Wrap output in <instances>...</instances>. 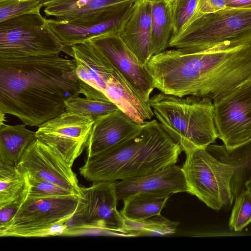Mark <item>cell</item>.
<instances>
[{
    "label": "cell",
    "mask_w": 251,
    "mask_h": 251,
    "mask_svg": "<svg viewBox=\"0 0 251 251\" xmlns=\"http://www.w3.org/2000/svg\"><path fill=\"white\" fill-rule=\"evenodd\" d=\"M182 151L160 123L153 120L117 144L87 157L79 171L93 182L128 179L175 164Z\"/></svg>",
    "instance_id": "7a4b0ae2"
},
{
    "label": "cell",
    "mask_w": 251,
    "mask_h": 251,
    "mask_svg": "<svg viewBox=\"0 0 251 251\" xmlns=\"http://www.w3.org/2000/svg\"><path fill=\"white\" fill-rule=\"evenodd\" d=\"M50 30L40 12L30 13L0 23V58L59 54L74 57Z\"/></svg>",
    "instance_id": "9c48e42d"
},
{
    "label": "cell",
    "mask_w": 251,
    "mask_h": 251,
    "mask_svg": "<svg viewBox=\"0 0 251 251\" xmlns=\"http://www.w3.org/2000/svg\"><path fill=\"white\" fill-rule=\"evenodd\" d=\"M79 85L80 93L86 97L109 100L103 93L80 79Z\"/></svg>",
    "instance_id": "4dcf8cb0"
},
{
    "label": "cell",
    "mask_w": 251,
    "mask_h": 251,
    "mask_svg": "<svg viewBox=\"0 0 251 251\" xmlns=\"http://www.w3.org/2000/svg\"><path fill=\"white\" fill-rule=\"evenodd\" d=\"M169 198L146 193L135 194L123 200L120 212L127 219L143 221L160 215Z\"/></svg>",
    "instance_id": "603a6c76"
},
{
    "label": "cell",
    "mask_w": 251,
    "mask_h": 251,
    "mask_svg": "<svg viewBox=\"0 0 251 251\" xmlns=\"http://www.w3.org/2000/svg\"><path fill=\"white\" fill-rule=\"evenodd\" d=\"M119 109L108 100L78 96L65 101V111L88 117L95 121Z\"/></svg>",
    "instance_id": "cb8c5ba5"
},
{
    "label": "cell",
    "mask_w": 251,
    "mask_h": 251,
    "mask_svg": "<svg viewBox=\"0 0 251 251\" xmlns=\"http://www.w3.org/2000/svg\"><path fill=\"white\" fill-rule=\"evenodd\" d=\"M26 175L17 166L0 162V206L24 202L27 197Z\"/></svg>",
    "instance_id": "7402d4cb"
},
{
    "label": "cell",
    "mask_w": 251,
    "mask_h": 251,
    "mask_svg": "<svg viewBox=\"0 0 251 251\" xmlns=\"http://www.w3.org/2000/svg\"><path fill=\"white\" fill-rule=\"evenodd\" d=\"M151 2L136 0L132 12L119 34L144 65L152 57L151 45Z\"/></svg>",
    "instance_id": "e0dca14e"
},
{
    "label": "cell",
    "mask_w": 251,
    "mask_h": 251,
    "mask_svg": "<svg viewBox=\"0 0 251 251\" xmlns=\"http://www.w3.org/2000/svg\"><path fill=\"white\" fill-rule=\"evenodd\" d=\"M173 23L169 0L151 2V45L152 55L169 47Z\"/></svg>",
    "instance_id": "44dd1931"
},
{
    "label": "cell",
    "mask_w": 251,
    "mask_h": 251,
    "mask_svg": "<svg viewBox=\"0 0 251 251\" xmlns=\"http://www.w3.org/2000/svg\"><path fill=\"white\" fill-rule=\"evenodd\" d=\"M151 2L156 1H160V0H148Z\"/></svg>",
    "instance_id": "d590c367"
},
{
    "label": "cell",
    "mask_w": 251,
    "mask_h": 251,
    "mask_svg": "<svg viewBox=\"0 0 251 251\" xmlns=\"http://www.w3.org/2000/svg\"><path fill=\"white\" fill-rule=\"evenodd\" d=\"M75 59L59 54L0 58V111L39 126L80 94Z\"/></svg>",
    "instance_id": "6da1fadb"
},
{
    "label": "cell",
    "mask_w": 251,
    "mask_h": 251,
    "mask_svg": "<svg viewBox=\"0 0 251 251\" xmlns=\"http://www.w3.org/2000/svg\"><path fill=\"white\" fill-rule=\"evenodd\" d=\"M227 7H251V0H226Z\"/></svg>",
    "instance_id": "1f68e13d"
},
{
    "label": "cell",
    "mask_w": 251,
    "mask_h": 251,
    "mask_svg": "<svg viewBox=\"0 0 251 251\" xmlns=\"http://www.w3.org/2000/svg\"><path fill=\"white\" fill-rule=\"evenodd\" d=\"M114 184L118 201L139 193L169 197L188 192L182 167L175 164L141 177L114 181Z\"/></svg>",
    "instance_id": "9a60e30c"
},
{
    "label": "cell",
    "mask_w": 251,
    "mask_h": 251,
    "mask_svg": "<svg viewBox=\"0 0 251 251\" xmlns=\"http://www.w3.org/2000/svg\"><path fill=\"white\" fill-rule=\"evenodd\" d=\"M244 187L246 188V189L248 190L251 194V176L245 181Z\"/></svg>",
    "instance_id": "d6a6232c"
},
{
    "label": "cell",
    "mask_w": 251,
    "mask_h": 251,
    "mask_svg": "<svg viewBox=\"0 0 251 251\" xmlns=\"http://www.w3.org/2000/svg\"><path fill=\"white\" fill-rule=\"evenodd\" d=\"M80 191L77 210L65 223L63 235L75 236L87 230L126 235L124 217L117 209L114 181L94 182L89 187H80Z\"/></svg>",
    "instance_id": "ba28073f"
},
{
    "label": "cell",
    "mask_w": 251,
    "mask_h": 251,
    "mask_svg": "<svg viewBox=\"0 0 251 251\" xmlns=\"http://www.w3.org/2000/svg\"><path fill=\"white\" fill-rule=\"evenodd\" d=\"M226 7V0H198L196 11L186 25L203 15L214 13Z\"/></svg>",
    "instance_id": "f546056e"
},
{
    "label": "cell",
    "mask_w": 251,
    "mask_h": 251,
    "mask_svg": "<svg viewBox=\"0 0 251 251\" xmlns=\"http://www.w3.org/2000/svg\"><path fill=\"white\" fill-rule=\"evenodd\" d=\"M78 78L103 93L119 109L140 124L154 116L108 59L89 40L71 47Z\"/></svg>",
    "instance_id": "277c9868"
},
{
    "label": "cell",
    "mask_w": 251,
    "mask_h": 251,
    "mask_svg": "<svg viewBox=\"0 0 251 251\" xmlns=\"http://www.w3.org/2000/svg\"><path fill=\"white\" fill-rule=\"evenodd\" d=\"M136 0L113 5L96 20L86 22L47 19L51 31L64 46L71 47L92 38L110 33L119 34L134 9Z\"/></svg>",
    "instance_id": "7c38bea8"
},
{
    "label": "cell",
    "mask_w": 251,
    "mask_h": 251,
    "mask_svg": "<svg viewBox=\"0 0 251 251\" xmlns=\"http://www.w3.org/2000/svg\"><path fill=\"white\" fill-rule=\"evenodd\" d=\"M218 138L230 150L251 139V81H246L213 100Z\"/></svg>",
    "instance_id": "30bf717a"
},
{
    "label": "cell",
    "mask_w": 251,
    "mask_h": 251,
    "mask_svg": "<svg viewBox=\"0 0 251 251\" xmlns=\"http://www.w3.org/2000/svg\"><path fill=\"white\" fill-rule=\"evenodd\" d=\"M88 40L108 59L138 96L150 104V96L155 88L147 65L139 60L119 34H106Z\"/></svg>",
    "instance_id": "5bb4252c"
},
{
    "label": "cell",
    "mask_w": 251,
    "mask_h": 251,
    "mask_svg": "<svg viewBox=\"0 0 251 251\" xmlns=\"http://www.w3.org/2000/svg\"><path fill=\"white\" fill-rule=\"evenodd\" d=\"M25 174L28 186L27 197L59 198L79 196L54 183Z\"/></svg>",
    "instance_id": "4316f807"
},
{
    "label": "cell",
    "mask_w": 251,
    "mask_h": 251,
    "mask_svg": "<svg viewBox=\"0 0 251 251\" xmlns=\"http://www.w3.org/2000/svg\"><path fill=\"white\" fill-rule=\"evenodd\" d=\"M206 149L220 160L233 165L235 172L233 186L235 196L251 176V139L233 149L226 150L224 145L211 144Z\"/></svg>",
    "instance_id": "ffe728a7"
},
{
    "label": "cell",
    "mask_w": 251,
    "mask_h": 251,
    "mask_svg": "<svg viewBox=\"0 0 251 251\" xmlns=\"http://www.w3.org/2000/svg\"><path fill=\"white\" fill-rule=\"evenodd\" d=\"M25 126H0V162L17 166L27 147L36 139L35 132Z\"/></svg>",
    "instance_id": "d6986e66"
},
{
    "label": "cell",
    "mask_w": 251,
    "mask_h": 251,
    "mask_svg": "<svg viewBox=\"0 0 251 251\" xmlns=\"http://www.w3.org/2000/svg\"><path fill=\"white\" fill-rule=\"evenodd\" d=\"M132 0H51L43 4L47 16L64 22H86L97 19L109 7Z\"/></svg>",
    "instance_id": "ac0fdd59"
},
{
    "label": "cell",
    "mask_w": 251,
    "mask_h": 251,
    "mask_svg": "<svg viewBox=\"0 0 251 251\" xmlns=\"http://www.w3.org/2000/svg\"><path fill=\"white\" fill-rule=\"evenodd\" d=\"M169 2L173 23L171 39L181 31L192 17L198 0H170Z\"/></svg>",
    "instance_id": "83f0119b"
},
{
    "label": "cell",
    "mask_w": 251,
    "mask_h": 251,
    "mask_svg": "<svg viewBox=\"0 0 251 251\" xmlns=\"http://www.w3.org/2000/svg\"><path fill=\"white\" fill-rule=\"evenodd\" d=\"M39 0L40 1L41 3L42 4V5H43V4H44L45 3L48 2L51 0Z\"/></svg>",
    "instance_id": "e575fe53"
},
{
    "label": "cell",
    "mask_w": 251,
    "mask_h": 251,
    "mask_svg": "<svg viewBox=\"0 0 251 251\" xmlns=\"http://www.w3.org/2000/svg\"><path fill=\"white\" fill-rule=\"evenodd\" d=\"M247 81H251V77Z\"/></svg>",
    "instance_id": "8d00e7d4"
},
{
    "label": "cell",
    "mask_w": 251,
    "mask_h": 251,
    "mask_svg": "<svg viewBox=\"0 0 251 251\" xmlns=\"http://www.w3.org/2000/svg\"><path fill=\"white\" fill-rule=\"evenodd\" d=\"M81 196L27 197L16 214L0 226V237H45L63 235Z\"/></svg>",
    "instance_id": "52a82bcc"
},
{
    "label": "cell",
    "mask_w": 251,
    "mask_h": 251,
    "mask_svg": "<svg viewBox=\"0 0 251 251\" xmlns=\"http://www.w3.org/2000/svg\"><path fill=\"white\" fill-rule=\"evenodd\" d=\"M150 104L162 128L184 152L206 149L218 138L213 100L208 98L160 92L150 98Z\"/></svg>",
    "instance_id": "3957f363"
},
{
    "label": "cell",
    "mask_w": 251,
    "mask_h": 251,
    "mask_svg": "<svg viewBox=\"0 0 251 251\" xmlns=\"http://www.w3.org/2000/svg\"><path fill=\"white\" fill-rule=\"evenodd\" d=\"M39 0H0V23L30 13L40 12Z\"/></svg>",
    "instance_id": "f1b7e54d"
},
{
    "label": "cell",
    "mask_w": 251,
    "mask_h": 251,
    "mask_svg": "<svg viewBox=\"0 0 251 251\" xmlns=\"http://www.w3.org/2000/svg\"><path fill=\"white\" fill-rule=\"evenodd\" d=\"M142 125L120 109L98 119L94 122L88 139L87 157L117 144L139 129Z\"/></svg>",
    "instance_id": "2e32d148"
},
{
    "label": "cell",
    "mask_w": 251,
    "mask_h": 251,
    "mask_svg": "<svg viewBox=\"0 0 251 251\" xmlns=\"http://www.w3.org/2000/svg\"><path fill=\"white\" fill-rule=\"evenodd\" d=\"M124 218L126 236L165 235L175 232L179 222L171 221L161 215L143 221Z\"/></svg>",
    "instance_id": "d4e9b609"
},
{
    "label": "cell",
    "mask_w": 251,
    "mask_h": 251,
    "mask_svg": "<svg viewBox=\"0 0 251 251\" xmlns=\"http://www.w3.org/2000/svg\"><path fill=\"white\" fill-rule=\"evenodd\" d=\"M17 167L25 174L81 196V186L72 167L59 153L36 138L27 147Z\"/></svg>",
    "instance_id": "4fadbf2b"
},
{
    "label": "cell",
    "mask_w": 251,
    "mask_h": 251,
    "mask_svg": "<svg viewBox=\"0 0 251 251\" xmlns=\"http://www.w3.org/2000/svg\"><path fill=\"white\" fill-rule=\"evenodd\" d=\"M95 121L64 111L38 126L36 138L57 151L71 167L87 146Z\"/></svg>",
    "instance_id": "8fae6325"
},
{
    "label": "cell",
    "mask_w": 251,
    "mask_h": 251,
    "mask_svg": "<svg viewBox=\"0 0 251 251\" xmlns=\"http://www.w3.org/2000/svg\"><path fill=\"white\" fill-rule=\"evenodd\" d=\"M229 219V227L236 232L241 231L251 223V194L247 189L239 193Z\"/></svg>",
    "instance_id": "484cf974"
},
{
    "label": "cell",
    "mask_w": 251,
    "mask_h": 251,
    "mask_svg": "<svg viewBox=\"0 0 251 251\" xmlns=\"http://www.w3.org/2000/svg\"><path fill=\"white\" fill-rule=\"evenodd\" d=\"M5 114L4 113L0 111V126L5 124Z\"/></svg>",
    "instance_id": "836d02e7"
},
{
    "label": "cell",
    "mask_w": 251,
    "mask_h": 251,
    "mask_svg": "<svg viewBox=\"0 0 251 251\" xmlns=\"http://www.w3.org/2000/svg\"><path fill=\"white\" fill-rule=\"evenodd\" d=\"M185 153L186 159L181 167L187 193L214 210L229 208L235 198V167L217 158L206 149H194Z\"/></svg>",
    "instance_id": "8992f818"
},
{
    "label": "cell",
    "mask_w": 251,
    "mask_h": 251,
    "mask_svg": "<svg viewBox=\"0 0 251 251\" xmlns=\"http://www.w3.org/2000/svg\"><path fill=\"white\" fill-rule=\"evenodd\" d=\"M251 43V7H227L186 25L169 46L187 52L231 49Z\"/></svg>",
    "instance_id": "5b68a950"
}]
</instances>
